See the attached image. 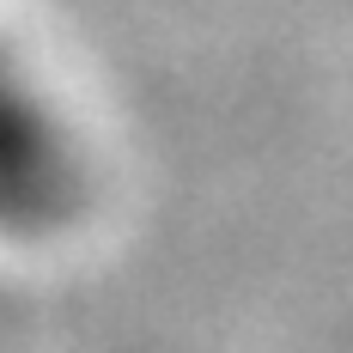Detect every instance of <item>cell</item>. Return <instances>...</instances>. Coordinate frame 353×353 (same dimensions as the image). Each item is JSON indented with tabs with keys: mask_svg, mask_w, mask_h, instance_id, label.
<instances>
[{
	"mask_svg": "<svg viewBox=\"0 0 353 353\" xmlns=\"http://www.w3.org/2000/svg\"><path fill=\"white\" fill-rule=\"evenodd\" d=\"M85 208V152L37 73L0 43V238H49Z\"/></svg>",
	"mask_w": 353,
	"mask_h": 353,
	"instance_id": "cell-1",
	"label": "cell"
}]
</instances>
